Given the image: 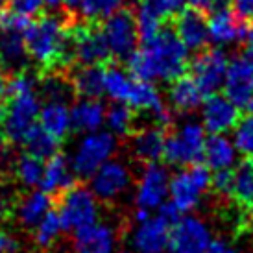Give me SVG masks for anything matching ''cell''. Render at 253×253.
I'll return each instance as SVG.
<instances>
[{
  "mask_svg": "<svg viewBox=\"0 0 253 253\" xmlns=\"http://www.w3.org/2000/svg\"><path fill=\"white\" fill-rule=\"evenodd\" d=\"M127 71L142 82H174L189 69V50L170 26H163L159 34L135 48L126 59Z\"/></svg>",
  "mask_w": 253,
  "mask_h": 253,
  "instance_id": "cell-1",
  "label": "cell"
},
{
  "mask_svg": "<svg viewBox=\"0 0 253 253\" xmlns=\"http://www.w3.org/2000/svg\"><path fill=\"white\" fill-rule=\"evenodd\" d=\"M54 205L61 218L63 231L76 233L84 227L96 224L100 216L98 198L92 194L91 189L74 183L67 190L54 196Z\"/></svg>",
  "mask_w": 253,
  "mask_h": 253,
  "instance_id": "cell-2",
  "label": "cell"
},
{
  "mask_svg": "<svg viewBox=\"0 0 253 253\" xmlns=\"http://www.w3.org/2000/svg\"><path fill=\"white\" fill-rule=\"evenodd\" d=\"M211 170L205 165H189L170 176L169 202L181 214L194 211L211 187Z\"/></svg>",
  "mask_w": 253,
  "mask_h": 253,
  "instance_id": "cell-3",
  "label": "cell"
},
{
  "mask_svg": "<svg viewBox=\"0 0 253 253\" xmlns=\"http://www.w3.org/2000/svg\"><path fill=\"white\" fill-rule=\"evenodd\" d=\"M39 98L36 92H24L9 96V102L4 106L0 120V139L9 144H21L24 135L36 126L39 119Z\"/></svg>",
  "mask_w": 253,
  "mask_h": 253,
  "instance_id": "cell-4",
  "label": "cell"
},
{
  "mask_svg": "<svg viewBox=\"0 0 253 253\" xmlns=\"http://www.w3.org/2000/svg\"><path fill=\"white\" fill-rule=\"evenodd\" d=\"M205 129L198 122H185L179 129L170 133L165 141L163 159L177 169L196 165L204 157Z\"/></svg>",
  "mask_w": 253,
  "mask_h": 253,
  "instance_id": "cell-5",
  "label": "cell"
},
{
  "mask_svg": "<svg viewBox=\"0 0 253 253\" xmlns=\"http://www.w3.org/2000/svg\"><path fill=\"white\" fill-rule=\"evenodd\" d=\"M117 152V137L111 131H91L80 141L72 155V172L76 177H91Z\"/></svg>",
  "mask_w": 253,
  "mask_h": 253,
  "instance_id": "cell-6",
  "label": "cell"
},
{
  "mask_svg": "<svg viewBox=\"0 0 253 253\" xmlns=\"http://www.w3.org/2000/svg\"><path fill=\"white\" fill-rule=\"evenodd\" d=\"M71 32L78 65H107L113 59L100 24L76 21Z\"/></svg>",
  "mask_w": 253,
  "mask_h": 253,
  "instance_id": "cell-7",
  "label": "cell"
},
{
  "mask_svg": "<svg viewBox=\"0 0 253 253\" xmlns=\"http://www.w3.org/2000/svg\"><path fill=\"white\" fill-rule=\"evenodd\" d=\"M109 52L115 59H127V56L137 48L139 32L135 15L129 7H120L102 24Z\"/></svg>",
  "mask_w": 253,
  "mask_h": 253,
  "instance_id": "cell-8",
  "label": "cell"
},
{
  "mask_svg": "<svg viewBox=\"0 0 253 253\" xmlns=\"http://www.w3.org/2000/svg\"><path fill=\"white\" fill-rule=\"evenodd\" d=\"M211 242V227L200 216L185 214L170 225L169 250L172 253H205Z\"/></svg>",
  "mask_w": 253,
  "mask_h": 253,
  "instance_id": "cell-9",
  "label": "cell"
},
{
  "mask_svg": "<svg viewBox=\"0 0 253 253\" xmlns=\"http://www.w3.org/2000/svg\"><path fill=\"white\" fill-rule=\"evenodd\" d=\"M170 174L159 163L144 165L135 185V205L146 211H157L169 200Z\"/></svg>",
  "mask_w": 253,
  "mask_h": 253,
  "instance_id": "cell-10",
  "label": "cell"
},
{
  "mask_svg": "<svg viewBox=\"0 0 253 253\" xmlns=\"http://www.w3.org/2000/svg\"><path fill=\"white\" fill-rule=\"evenodd\" d=\"M224 92L237 107H248L253 96V46L227 65L224 78Z\"/></svg>",
  "mask_w": 253,
  "mask_h": 253,
  "instance_id": "cell-11",
  "label": "cell"
},
{
  "mask_svg": "<svg viewBox=\"0 0 253 253\" xmlns=\"http://www.w3.org/2000/svg\"><path fill=\"white\" fill-rule=\"evenodd\" d=\"M227 56L220 48H204L194 57V61L189 63L192 71V78L196 80L200 91L204 96L216 94L224 85L225 71H227Z\"/></svg>",
  "mask_w": 253,
  "mask_h": 253,
  "instance_id": "cell-12",
  "label": "cell"
},
{
  "mask_svg": "<svg viewBox=\"0 0 253 253\" xmlns=\"http://www.w3.org/2000/svg\"><path fill=\"white\" fill-rule=\"evenodd\" d=\"M89 179L92 194L100 202H117L131 185V170L124 161L109 159Z\"/></svg>",
  "mask_w": 253,
  "mask_h": 253,
  "instance_id": "cell-13",
  "label": "cell"
},
{
  "mask_svg": "<svg viewBox=\"0 0 253 253\" xmlns=\"http://www.w3.org/2000/svg\"><path fill=\"white\" fill-rule=\"evenodd\" d=\"M172 222L157 211L142 222H137L129 237V246L135 253H165L169 250V237Z\"/></svg>",
  "mask_w": 253,
  "mask_h": 253,
  "instance_id": "cell-14",
  "label": "cell"
},
{
  "mask_svg": "<svg viewBox=\"0 0 253 253\" xmlns=\"http://www.w3.org/2000/svg\"><path fill=\"white\" fill-rule=\"evenodd\" d=\"M240 122V107H237L227 96L211 94L205 96L202 107V126L209 135H225L233 131Z\"/></svg>",
  "mask_w": 253,
  "mask_h": 253,
  "instance_id": "cell-15",
  "label": "cell"
},
{
  "mask_svg": "<svg viewBox=\"0 0 253 253\" xmlns=\"http://www.w3.org/2000/svg\"><path fill=\"white\" fill-rule=\"evenodd\" d=\"M174 32L187 46V50L200 52L209 42V28H207V17L202 9L196 7H183L181 11L172 19Z\"/></svg>",
  "mask_w": 253,
  "mask_h": 253,
  "instance_id": "cell-16",
  "label": "cell"
},
{
  "mask_svg": "<svg viewBox=\"0 0 253 253\" xmlns=\"http://www.w3.org/2000/svg\"><path fill=\"white\" fill-rule=\"evenodd\" d=\"M248 21L239 19L235 11L225 4L212 7L207 19L209 39L216 44H229V42L244 41Z\"/></svg>",
  "mask_w": 253,
  "mask_h": 253,
  "instance_id": "cell-17",
  "label": "cell"
},
{
  "mask_svg": "<svg viewBox=\"0 0 253 253\" xmlns=\"http://www.w3.org/2000/svg\"><path fill=\"white\" fill-rule=\"evenodd\" d=\"M119 235L107 224H92L74 233V253H115Z\"/></svg>",
  "mask_w": 253,
  "mask_h": 253,
  "instance_id": "cell-18",
  "label": "cell"
},
{
  "mask_svg": "<svg viewBox=\"0 0 253 253\" xmlns=\"http://www.w3.org/2000/svg\"><path fill=\"white\" fill-rule=\"evenodd\" d=\"M167 133L159 126L144 127L131 135V154L139 163H159L165 152Z\"/></svg>",
  "mask_w": 253,
  "mask_h": 253,
  "instance_id": "cell-19",
  "label": "cell"
},
{
  "mask_svg": "<svg viewBox=\"0 0 253 253\" xmlns=\"http://www.w3.org/2000/svg\"><path fill=\"white\" fill-rule=\"evenodd\" d=\"M239 150L235 142L225 135H209L205 137L204 144V159L205 167L209 170H231L237 165Z\"/></svg>",
  "mask_w": 253,
  "mask_h": 253,
  "instance_id": "cell-20",
  "label": "cell"
},
{
  "mask_svg": "<svg viewBox=\"0 0 253 253\" xmlns=\"http://www.w3.org/2000/svg\"><path fill=\"white\" fill-rule=\"evenodd\" d=\"M76 183V174L71 170L67 157L61 154L52 155L50 159L44 163V170H42L41 177V190L48 192L52 196H56L59 192L67 190Z\"/></svg>",
  "mask_w": 253,
  "mask_h": 253,
  "instance_id": "cell-21",
  "label": "cell"
},
{
  "mask_svg": "<svg viewBox=\"0 0 253 253\" xmlns=\"http://www.w3.org/2000/svg\"><path fill=\"white\" fill-rule=\"evenodd\" d=\"M28 50L19 32H0V67L7 74L22 72L28 65Z\"/></svg>",
  "mask_w": 253,
  "mask_h": 253,
  "instance_id": "cell-22",
  "label": "cell"
},
{
  "mask_svg": "<svg viewBox=\"0 0 253 253\" xmlns=\"http://www.w3.org/2000/svg\"><path fill=\"white\" fill-rule=\"evenodd\" d=\"M106 122V107L98 98H82L71 109V126L76 131L91 133Z\"/></svg>",
  "mask_w": 253,
  "mask_h": 253,
  "instance_id": "cell-23",
  "label": "cell"
},
{
  "mask_svg": "<svg viewBox=\"0 0 253 253\" xmlns=\"http://www.w3.org/2000/svg\"><path fill=\"white\" fill-rule=\"evenodd\" d=\"M204 92L200 91L196 80L192 76H179L170 82L169 87V102L179 113H189L200 107L204 100Z\"/></svg>",
  "mask_w": 253,
  "mask_h": 253,
  "instance_id": "cell-24",
  "label": "cell"
},
{
  "mask_svg": "<svg viewBox=\"0 0 253 253\" xmlns=\"http://www.w3.org/2000/svg\"><path fill=\"white\" fill-rule=\"evenodd\" d=\"M229 196L240 209L253 211V159L248 157L231 170V189Z\"/></svg>",
  "mask_w": 253,
  "mask_h": 253,
  "instance_id": "cell-25",
  "label": "cell"
},
{
  "mask_svg": "<svg viewBox=\"0 0 253 253\" xmlns=\"http://www.w3.org/2000/svg\"><path fill=\"white\" fill-rule=\"evenodd\" d=\"M39 126L46 129L57 141H63L71 133V109L65 102H46L39 109Z\"/></svg>",
  "mask_w": 253,
  "mask_h": 253,
  "instance_id": "cell-26",
  "label": "cell"
},
{
  "mask_svg": "<svg viewBox=\"0 0 253 253\" xmlns=\"http://www.w3.org/2000/svg\"><path fill=\"white\" fill-rule=\"evenodd\" d=\"M104 76H106L104 65H82L80 69H76L71 74L76 96L100 98L106 92L104 91Z\"/></svg>",
  "mask_w": 253,
  "mask_h": 253,
  "instance_id": "cell-27",
  "label": "cell"
},
{
  "mask_svg": "<svg viewBox=\"0 0 253 253\" xmlns=\"http://www.w3.org/2000/svg\"><path fill=\"white\" fill-rule=\"evenodd\" d=\"M54 205V196L44 192V190H36L30 192L22 198L19 205H17V216L24 227L34 229L41 218L50 211V207Z\"/></svg>",
  "mask_w": 253,
  "mask_h": 253,
  "instance_id": "cell-28",
  "label": "cell"
},
{
  "mask_svg": "<svg viewBox=\"0 0 253 253\" xmlns=\"http://www.w3.org/2000/svg\"><path fill=\"white\" fill-rule=\"evenodd\" d=\"M21 144L26 148V154L36 155V157H39L42 161L50 159L52 155H56L57 148H59V141H57L56 137H52L46 129H42L37 124L24 135Z\"/></svg>",
  "mask_w": 253,
  "mask_h": 253,
  "instance_id": "cell-29",
  "label": "cell"
},
{
  "mask_svg": "<svg viewBox=\"0 0 253 253\" xmlns=\"http://www.w3.org/2000/svg\"><path fill=\"white\" fill-rule=\"evenodd\" d=\"M106 124L115 137H127L133 133L135 113L133 109L122 102L113 104L106 111Z\"/></svg>",
  "mask_w": 253,
  "mask_h": 253,
  "instance_id": "cell-30",
  "label": "cell"
},
{
  "mask_svg": "<svg viewBox=\"0 0 253 253\" xmlns=\"http://www.w3.org/2000/svg\"><path fill=\"white\" fill-rule=\"evenodd\" d=\"M34 229H36V235H34L36 244L41 248V250H46V248L52 246V244L59 239V235L63 233V224H61V218H59L57 211H48L41 218V222H39Z\"/></svg>",
  "mask_w": 253,
  "mask_h": 253,
  "instance_id": "cell-31",
  "label": "cell"
},
{
  "mask_svg": "<svg viewBox=\"0 0 253 253\" xmlns=\"http://www.w3.org/2000/svg\"><path fill=\"white\" fill-rule=\"evenodd\" d=\"M120 7H122V0H82L78 9L85 22L100 24Z\"/></svg>",
  "mask_w": 253,
  "mask_h": 253,
  "instance_id": "cell-32",
  "label": "cell"
},
{
  "mask_svg": "<svg viewBox=\"0 0 253 253\" xmlns=\"http://www.w3.org/2000/svg\"><path fill=\"white\" fill-rule=\"evenodd\" d=\"M42 170H44V161L32 154L19 155L15 161V174L28 187H36L41 183Z\"/></svg>",
  "mask_w": 253,
  "mask_h": 253,
  "instance_id": "cell-33",
  "label": "cell"
},
{
  "mask_svg": "<svg viewBox=\"0 0 253 253\" xmlns=\"http://www.w3.org/2000/svg\"><path fill=\"white\" fill-rule=\"evenodd\" d=\"M133 78H129L126 72L119 67H106V76H104V91L111 96L115 102H124L126 94L129 91V85Z\"/></svg>",
  "mask_w": 253,
  "mask_h": 253,
  "instance_id": "cell-34",
  "label": "cell"
},
{
  "mask_svg": "<svg viewBox=\"0 0 253 253\" xmlns=\"http://www.w3.org/2000/svg\"><path fill=\"white\" fill-rule=\"evenodd\" d=\"M135 22H137V32H139V39H142V42L154 39L159 30L163 28V19L155 13L154 9H150L148 6L139 4V9L135 13Z\"/></svg>",
  "mask_w": 253,
  "mask_h": 253,
  "instance_id": "cell-35",
  "label": "cell"
},
{
  "mask_svg": "<svg viewBox=\"0 0 253 253\" xmlns=\"http://www.w3.org/2000/svg\"><path fill=\"white\" fill-rule=\"evenodd\" d=\"M233 133H235L233 142H235L237 150L246 157L253 159V115L250 119H240L237 127L233 129Z\"/></svg>",
  "mask_w": 253,
  "mask_h": 253,
  "instance_id": "cell-36",
  "label": "cell"
},
{
  "mask_svg": "<svg viewBox=\"0 0 253 253\" xmlns=\"http://www.w3.org/2000/svg\"><path fill=\"white\" fill-rule=\"evenodd\" d=\"M139 4L154 9L163 21H170L185 7L187 0H141Z\"/></svg>",
  "mask_w": 253,
  "mask_h": 253,
  "instance_id": "cell-37",
  "label": "cell"
},
{
  "mask_svg": "<svg viewBox=\"0 0 253 253\" xmlns=\"http://www.w3.org/2000/svg\"><path fill=\"white\" fill-rule=\"evenodd\" d=\"M42 6H44V2L42 0H9L7 2V7L15 11L17 15H22V17H37V15L41 13Z\"/></svg>",
  "mask_w": 253,
  "mask_h": 253,
  "instance_id": "cell-38",
  "label": "cell"
},
{
  "mask_svg": "<svg viewBox=\"0 0 253 253\" xmlns=\"http://www.w3.org/2000/svg\"><path fill=\"white\" fill-rule=\"evenodd\" d=\"M211 187L222 196H229L231 189V170H218L211 177Z\"/></svg>",
  "mask_w": 253,
  "mask_h": 253,
  "instance_id": "cell-39",
  "label": "cell"
},
{
  "mask_svg": "<svg viewBox=\"0 0 253 253\" xmlns=\"http://www.w3.org/2000/svg\"><path fill=\"white\" fill-rule=\"evenodd\" d=\"M231 9L235 15L242 21H252L253 19V0H229Z\"/></svg>",
  "mask_w": 253,
  "mask_h": 253,
  "instance_id": "cell-40",
  "label": "cell"
},
{
  "mask_svg": "<svg viewBox=\"0 0 253 253\" xmlns=\"http://www.w3.org/2000/svg\"><path fill=\"white\" fill-rule=\"evenodd\" d=\"M19 242L0 227V253H17Z\"/></svg>",
  "mask_w": 253,
  "mask_h": 253,
  "instance_id": "cell-41",
  "label": "cell"
},
{
  "mask_svg": "<svg viewBox=\"0 0 253 253\" xmlns=\"http://www.w3.org/2000/svg\"><path fill=\"white\" fill-rule=\"evenodd\" d=\"M205 253H239L227 240H212Z\"/></svg>",
  "mask_w": 253,
  "mask_h": 253,
  "instance_id": "cell-42",
  "label": "cell"
},
{
  "mask_svg": "<svg viewBox=\"0 0 253 253\" xmlns=\"http://www.w3.org/2000/svg\"><path fill=\"white\" fill-rule=\"evenodd\" d=\"M190 6L196 7V9H202V11H211L212 7L220 6V4H225L224 0H187Z\"/></svg>",
  "mask_w": 253,
  "mask_h": 253,
  "instance_id": "cell-43",
  "label": "cell"
},
{
  "mask_svg": "<svg viewBox=\"0 0 253 253\" xmlns=\"http://www.w3.org/2000/svg\"><path fill=\"white\" fill-rule=\"evenodd\" d=\"M13 211V204L6 196H0V220H6Z\"/></svg>",
  "mask_w": 253,
  "mask_h": 253,
  "instance_id": "cell-44",
  "label": "cell"
},
{
  "mask_svg": "<svg viewBox=\"0 0 253 253\" xmlns=\"http://www.w3.org/2000/svg\"><path fill=\"white\" fill-rule=\"evenodd\" d=\"M7 76H9V74H7V72L4 71L2 67H0V98H2V96H6V84H7Z\"/></svg>",
  "mask_w": 253,
  "mask_h": 253,
  "instance_id": "cell-45",
  "label": "cell"
},
{
  "mask_svg": "<svg viewBox=\"0 0 253 253\" xmlns=\"http://www.w3.org/2000/svg\"><path fill=\"white\" fill-rule=\"evenodd\" d=\"M63 2H65V6H67L69 11H74V9L80 7V2H82V0H63Z\"/></svg>",
  "mask_w": 253,
  "mask_h": 253,
  "instance_id": "cell-46",
  "label": "cell"
},
{
  "mask_svg": "<svg viewBox=\"0 0 253 253\" xmlns=\"http://www.w3.org/2000/svg\"><path fill=\"white\" fill-rule=\"evenodd\" d=\"M42 2H44L48 7H57V6H61L63 0H42Z\"/></svg>",
  "mask_w": 253,
  "mask_h": 253,
  "instance_id": "cell-47",
  "label": "cell"
},
{
  "mask_svg": "<svg viewBox=\"0 0 253 253\" xmlns=\"http://www.w3.org/2000/svg\"><path fill=\"white\" fill-rule=\"evenodd\" d=\"M248 109H250V113L253 115V96H252V100H250V104H248Z\"/></svg>",
  "mask_w": 253,
  "mask_h": 253,
  "instance_id": "cell-48",
  "label": "cell"
},
{
  "mask_svg": "<svg viewBox=\"0 0 253 253\" xmlns=\"http://www.w3.org/2000/svg\"><path fill=\"white\" fill-rule=\"evenodd\" d=\"M2 111H4V106H0V120H2Z\"/></svg>",
  "mask_w": 253,
  "mask_h": 253,
  "instance_id": "cell-49",
  "label": "cell"
}]
</instances>
